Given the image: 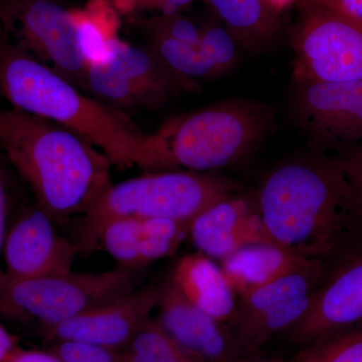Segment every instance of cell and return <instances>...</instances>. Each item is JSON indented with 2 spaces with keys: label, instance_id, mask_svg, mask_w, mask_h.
I'll return each mask as SVG.
<instances>
[{
  "label": "cell",
  "instance_id": "obj_1",
  "mask_svg": "<svg viewBox=\"0 0 362 362\" xmlns=\"http://www.w3.org/2000/svg\"><path fill=\"white\" fill-rule=\"evenodd\" d=\"M257 206L269 238L302 258L330 263L362 243V199L330 156L272 171Z\"/></svg>",
  "mask_w": 362,
  "mask_h": 362
},
{
  "label": "cell",
  "instance_id": "obj_2",
  "mask_svg": "<svg viewBox=\"0 0 362 362\" xmlns=\"http://www.w3.org/2000/svg\"><path fill=\"white\" fill-rule=\"evenodd\" d=\"M0 92L13 108L49 119L82 137L112 165L164 173L158 133L143 132L109 105L81 90L14 44L0 25Z\"/></svg>",
  "mask_w": 362,
  "mask_h": 362
},
{
  "label": "cell",
  "instance_id": "obj_3",
  "mask_svg": "<svg viewBox=\"0 0 362 362\" xmlns=\"http://www.w3.org/2000/svg\"><path fill=\"white\" fill-rule=\"evenodd\" d=\"M0 148L54 223L83 214L112 185L111 162L64 126L20 109L0 110Z\"/></svg>",
  "mask_w": 362,
  "mask_h": 362
},
{
  "label": "cell",
  "instance_id": "obj_4",
  "mask_svg": "<svg viewBox=\"0 0 362 362\" xmlns=\"http://www.w3.org/2000/svg\"><path fill=\"white\" fill-rule=\"evenodd\" d=\"M237 190L233 181L211 175L165 171L111 185L81 216L74 244L92 254L105 226L121 218H166L190 225L202 211Z\"/></svg>",
  "mask_w": 362,
  "mask_h": 362
},
{
  "label": "cell",
  "instance_id": "obj_5",
  "mask_svg": "<svg viewBox=\"0 0 362 362\" xmlns=\"http://www.w3.org/2000/svg\"><path fill=\"white\" fill-rule=\"evenodd\" d=\"M269 113L243 100H228L168 121L157 131L168 171L225 168L251 152L265 134Z\"/></svg>",
  "mask_w": 362,
  "mask_h": 362
},
{
  "label": "cell",
  "instance_id": "obj_6",
  "mask_svg": "<svg viewBox=\"0 0 362 362\" xmlns=\"http://www.w3.org/2000/svg\"><path fill=\"white\" fill-rule=\"evenodd\" d=\"M139 287L138 271L116 267L26 280L0 274V314L30 318L44 328L129 294Z\"/></svg>",
  "mask_w": 362,
  "mask_h": 362
},
{
  "label": "cell",
  "instance_id": "obj_7",
  "mask_svg": "<svg viewBox=\"0 0 362 362\" xmlns=\"http://www.w3.org/2000/svg\"><path fill=\"white\" fill-rule=\"evenodd\" d=\"M298 83L362 80V21L316 0L293 35Z\"/></svg>",
  "mask_w": 362,
  "mask_h": 362
},
{
  "label": "cell",
  "instance_id": "obj_8",
  "mask_svg": "<svg viewBox=\"0 0 362 362\" xmlns=\"http://www.w3.org/2000/svg\"><path fill=\"white\" fill-rule=\"evenodd\" d=\"M0 25L14 44L84 90L88 64L71 9L59 0H0Z\"/></svg>",
  "mask_w": 362,
  "mask_h": 362
},
{
  "label": "cell",
  "instance_id": "obj_9",
  "mask_svg": "<svg viewBox=\"0 0 362 362\" xmlns=\"http://www.w3.org/2000/svg\"><path fill=\"white\" fill-rule=\"evenodd\" d=\"M328 264L312 259L301 268L240 298L228 324L240 356L259 351L274 337L287 334L306 315Z\"/></svg>",
  "mask_w": 362,
  "mask_h": 362
},
{
  "label": "cell",
  "instance_id": "obj_10",
  "mask_svg": "<svg viewBox=\"0 0 362 362\" xmlns=\"http://www.w3.org/2000/svg\"><path fill=\"white\" fill-rule=\"evenodd\" d=\"M361 326L362 243L328 264L310 308L286 337L299 349Z\"/></svg>",
  "mask_w": 362,
  "mask_h": 362
},
{
  "label": "cell",
  "instance_id": "obj_11",
  "mask_svg": "<svg viewBox=\"0 0 362 362\" xmlns=\"http://www.w3.org/2000/svg\"><path fill=\"white\" fill-rule=\"evenodd\" d=\"M294 104L319 148L337 154L362 141V80L298 83Z\"/></svg>",
  "mask_w": 362,
  "mask_h": 362
},
{
  "label": "cell",
  "instance_id": "obj_12",
  "mask_svg": "<svg viewBox=\"0 0 362 362\" xmlns=\"http://www.w3.org/2000/svg\"><path fill=\"white\" fill-rule=\"evenodd\" d=\"M161 290L162 285L136 288L125 296L44 328L45 338L54 342H85L123 350L151 318Z\"/></svg>",
  "mask_w": 362,
  "mask_h": 362
},
{
  "label": "cell",
  "instance_id": "obj_13",
  "mask_svg": "<svg viewBox=\"0 0 362 362\" xmlns=\"http://www.w3.org/2000/svg\"><path fill=\"white\" fill-rule=\"evenodd\" d=\"M54 223L39 207L14 223L2 247L7 277L26 280L71 273L77 247L57 232Z\"/></svg>",
  "mask_w": 362,
  "mask_h": 362
},
{
  "label": "cell",
  "instance_id": "obj_14",
  "mask_svg": "<svg viewBox=\"0 0 362 362\" xmlns=\"http://www.w3.org/2000/svg\"><path fill=\"white\" fill-rule=\"evenodd\" d=\"M157 308L162 328L197 361L233 362L240 356L230 326L194 306L170 280L162 285Z\"/></svg>",
  "mask_w": 362,
  "mask_h": 362
},
{
  "label": "cell",
  "instance_id": "obj_15",
  "mask_svg": "<svg viewBox=\"0 0 362 362\" xmlns=\"http://www.w3.org/2000/svg\"><path fill=\"white\" fill-rule=\"evenodd\" d=\"M188 233L199 252L221 261L250 245L273 243L257 202L233 195L199 214L190 223Z\"/></svg>",
  "mask_w": 362,
  "mask_h": 362
},
{
  "label": "cell",
  "instance_id": "obj_16",
  "mask_svg": "<svg viewBox=\"0 0 362 362\" xmlns=\"http://www.w3.org/2000/svg\"><path fill=\"white\" fill-rule=\"evenodd\" d=\"M171 283L188 301L223 324L232 320L238 300L221 267L202 252L185 255L176 262Z\"/></svg>",
  "mask_w": 362,
  "mask_h": 362
},
{
  "label": "cell",
  "instance_id": "obj_17",
  "mask_svg": "<svg viewBox=\"0 0 362 362\" xmlns=\"http://www.w3.org/2000/svg\"><path fill=\"white\" fill-rule=\"evenodd\" d=\"M102 63L110 66L148 95L156 107L182 90L197 88L195 81L171 71L149 47L128 44L118 37L111 40L109 58Z\"/></svg>",
  "mask_w": 362,
  "mask_h": 362
},
{
  "label": "cell",
  "instance_id": "obj_18",
  "mask_svg": "<svg viewBox=\"0 0 362 362\" xmlns=\"http://www.w3.org/2000/svg\"><path fill=\"white\" fill-rule=\"evenodd\" d=\"M302 258L279 245H250L221 261V271L240 298L306 265Z\"/></svg>",
  "mask_w": 362,
  "mask_h": 362
},
{
  "label": "cell",
  "instance_id": "obj_19",
  "mask_svg": "<svg viewBox=\"0 0 362 362\" xmlns=\"http://www.w3.org/2000/svg\"><path fill=\"white\" fill-rule=\"evenodd\" d=\"M235 42L249 49L270 44L278 30L277 11L268 0H207Z\"/></svg>",
  "mask_w": 362,
  "mask_h": 362
},
{
  "label": "cell",
  "instance_id": "obj_20",
  "mask_svg": "<svg viewBox=\"0 0 362 362\" xmlns=\"http://www.w3.org/2000/svg\"><path fill=\"white\" fill-rule=\"evenodd\" d=\"M78 44L88 65L109 58V44L118 28L116 14L106 0H90L85 9L71 11Z\"/></svg>",
  "mask_w": 362,
  "mask_h": 362
},
{
  "label": "cell",
  "instance_id": "obj_21",
  "mask_svg": "<svg viewBox=\"0 0 362 362\" xmlns=\"http://www.w3.org/2000/svg\"><path fill=\"white\" fill-rule=\"evenodd\" d=\"M148 40L147 47L181 77L195 81L218 76L216 69L202 54L199 47L160 33H148Z\"/></svg>",
  "mask_w": 362,
  "mask_h": 362
},
{
  "label": "cell",
  "instance_id": "obj_22",
  "mask_svg": "<svg viewBox=\"0 0 362 362\" xmlns=\"http://www.w3.org/2000/svg\"><path fill=\"white\" fill-rule=\"evenodd\" d=\"M121 352L125 362H201L181 349L152 318Z\"/></svg>",
  "mask_w": 362,
  "mask_h": 362
},
{
  "label": "cell",
  "instance_id": "obj_23",
  "mask_svg": "<svg viewBox=\"0 0 362 362\" xmlns=\"http://www.w3.org/2000/svg\"><path fill=\"white\" fill-rule=\"evenodd\" d=\"M141 223L136 218H121L108 223L101 233L99 245L115 259L117 267L139 271Z\"/></svg>",
  "mask_w": 362,
  "mask_h": 362
},
{
  "label": "cell",
  "instance_id": "obj_24",
  "mask_svg": "<svg viewBox=\"0 0 362 362\" xmlns=\"http://www.w3.org/2000/svg\"><path fill=\"white\" fill-rule=\"evenodd\" d=\"M291 362H362V326L299 347Z\"/></svg>",
  "mask_w": 362,
  "mask_h": 362
},
{
  "label": "cell",
  "instance_id": "obj_25",
  "mask_svg": "<svg viewBox=\"0 0 362 362\" xmlns=\"http://www.w3.org/2000/svg\"><path fill=\"white\" fill-rule=\"evenodd\" d=\"M197 47L213 64L218 75L230 70L237 59V42L226 28L221 26L202 30L201 42Z\"/></svg>",
  "mask_w": 362,
  "mask_h": 362
},
{
  "label": "cell",
  "instance_id": "obj_26",
  "mask_svg": "<svg viewBox=\"0 0 362 362\" xmlns=\"http://www.w3.org/2000/svg\"><path fill=\"white\" fill-rule=\"evenodd\" d=\"M52 352L61 362H125L121 350L85 342L58 341Z\"/></svg>",
  "mask_w": 362,
  "mask_h": 362
},
{
  "label": "cell",
  "instance_id": "obj_27",
  "mask_svg": "<svg viewBox=\"0 0 362 362\" xmlns=\"http://www.w3.org/2000/svg\"><path fill=\"white\" fill-rule=\"evenodd\" d=\"M143 28L148 33H160L171 39L197 47L201 42L202 30H199L192 21L173 14L151 18L142 23Z\"/></svg>",
  "mask_w": 362,
  "mask_h": 362
},
{
  "label": "cell",
  "instance_id": "obj_28",
  "mask_svg": "<svg viewBox=\"0 0 362 362\" xmlns=\"http://www.w3.org/2000/svg\"><path fill=\"white\" fill-rule=\"evenodd\" d=\"M330 157L362 199V141Z\"/></svg>",
  "mask_w": 362,
  "mask_h": 362
},
{
  "label": "cell",
  "instance_id": "obj_29",
  "mask_svg": "<svg viewBox=\"0 0 362 362\" xmlns=\"http://www.w3.org/2000/svg\"><path fill=\"white\" fill-rule=\"evenodd\" d=\"M1 362H61L52 351L23 349L16 346Z\"/></svg>",
  "mask_w": 362,
  "mask_h": 362
},
{
  "label": "cell",
  "instance_id": "obj_30",
  "mask_svg": "<svg viewBox=\"0 0 362 362\" xmlns=\"http://www.w3.org/2000/svg\"><path fill=\"white\" fill-rule=\"evenodd\" d=\"M325 4L334 7L352 18L362 21V0H323Z\"/></svg>",
  "mask_w": 362,
  "mask_h": 362
},
{
  "label": "cell",
  "instance_id": "obj_31",
  "mask_svg": "<svg viewBox=\"0 0 362 362\" xmlns=\"http://www.w3.org/2000/svg\"><path fill=\"white\" fill-rule=\"evenodd\" d=\"M16 346H18L16 338L0 324V362L4 361L7 354Z\"/></svg>",
  "mask_w": 362,
  "mask_h": 362
},
{
  "label": "cell",
  "instance_id": "obj_32",
  "mask_svg": "<svg viewBox=\"0 0 362 362\" xmlns=\"http://www.w3.org/2000/svg\"><path fill=\"white\" fill-rule=\"evenodd\" d=\"M233 362H284L276 356H266L262 350L240 354Z\"/></svg>",
  "mask_w": 362,
  "mask_h": 362
},
{
  "label": "cell",
  "instance_id": "obj_33",
  "mask_svg": "<svg viewBox=\"0 0 362 362\" xmlns=\"http://www.w3.org/2000/svg\"><path fill=\"white\" fill-rule=\"evenodd\" d=\"M6 195H4V183L0 173V251L4 247L6 239ZM2 271H0V274Z\"/></svg>",
  "mask_w": 362,
  "mask_h": 362
},
{
  "label": "cell",
  "instance_id": "obj_34",
  "mask_svg": "<svg viewBox=\"0 0 362 362\" xmlns=\"http://www.w3.org/2000/svg\"><path fill=\"white\" fill-rule=\"evenodd\" d=\"M194 1V0H148L145 7H158L162 4H170L181 8L189 6Z\"/></svg>",
  "mask_w": 362,
  "mask_h": 362
},
{
  "label": "cell",
  "instance_id": "obj_35",
  "mask_svg": "<svg viewBox=\"0 0 362 362\" xmlns=\"http://www.w3.org/2000/svg\"><path fill=\"white\" fill-rule=\"evenodd\" d=\"M120 8L129 9L130 7H145L148 0H116Z\"/></svg>",
  "mask_w": 362,
  "mask_h": 362
},
{
  "label": "cell",
  "instance_id": "obj_36",
  "mask_svg": "<svg viewBox=\"0 0 362 362\" xmlns=\"http://www.w3.org/2000/svg\"><path fill=\"white\" fill-rule=\"evenodd\" d=\"M268 1L278 13L279 11H281V9L284 8L286 6H288L292 0H268Z\"/></svg>",
  "mask_w": 362,
  "mask_h": 362
}]
</instances>
